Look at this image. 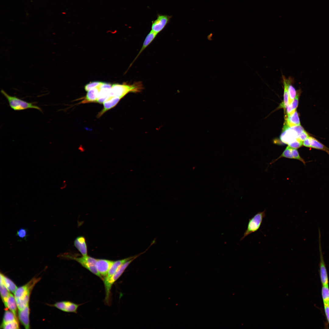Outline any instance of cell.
Here are the masks:
<instances>
[{
	"instance_id": "6da1fadb",
	"label": "cell",
	"mask_w": 329,
	"mask_h": 329,
	"mask_svg": "<svg viewBox=\"0 0 329 329\" xmlns=\"http://www.w3.org/2000/svg\"><path fill=\"white\" fill-rule=\"evenodd\" d=\"M40 278H34L25 285L18 288L14 293L17 308L22 310L29 305L30 293Z\"/></svg>"
},
{
	"instance_id": "7a4b0ae2",
	"label": "cell",
	"mask_w": 329,
	"mask_h": 329,
	"mask_svg": "<svg viewBox=\"0 0 329 329\" xmlns=\"http://www.w3.org/2000/svg\"><path fill=\"white\" fill-rule=\"evenodd\" d=\"M141 83H135L132 85L115 83L112 85L109 96L119 97L121 99L130 92H140L143 87Z\"/></svg>"
},
{
	"instance_id": "3957f363",
	"label": "cell",
	"mask_w": 329,
	"mask_h": 329,
	"mask_svg": "<svg viewBox=\"0 0 329 329\" xmlns=\"http://www.w3.org/2000/svg\"><path fill=\"white\" fill-rule=\"evenodd\" d=\"M1 92L7 100L10 108L15 111L35 109L43 112L42 109L39 107L34 104V103L28 102L15 96H10L2 89Z\"/></svg>"
},
{
	"instance_id": "277c9868",
	"label": "cell",
	"mask_w": 329,
	"mask_h": 329,
	"mask_svg": "<svg viewBox=\"0 0 329 329\" xmlns=\"http://www.w3.org/2000/svg\"><path fill=\"white\" fill-rule=\"evenodd\" d=\"M266 216L265 210L255 214L253 217L249 219L247 228L240 239L243 240L246 237L250 234L257 231L260 228L264 218Z\"/></svg>"
},
{
	"instance_id": "5b68a950",
	"label": "cell",
	"mask_w": 329,
	"mask_h": 329,
	"mask_svg": "<svg viewBox=\"0 0 329 329\" xmlns=\"http://www.w3.org/2000/svg\"><path fill=\"white\" fill-rule=\"evenodd\" d=\"M64 256L66 257L67 258L76 260L91 273L103 280V278L97 271L95 267V264L97 259L87 255L83 256L80 257H73L69 255H65Z\"/></svg>"
},
{
	"instance_id": "8992f818",
	"label": "cell",
	"mask_w": 329,
	"mask_h": 329,
	"mask_svg": "<svg viewBox=\"0 0 329 329\" xmlns=\"http://www.w3.org/2000/svg\"><path fill=\"white\" fill-rule=\"evenodd\" d=\"M137 257H135L122 264L112 276L108 282L104 285L105 291V300L106 302H108L109 300L110 291L113 285L121 276L130 263Z\"/></svg>"
},
{
	"instance_id": "52a82bcc",
	"label": "cell",
	"mask_w": 329,
	"mask_h": 329,
	"mask_svg": "<svg viewBox=\"0 0 329 329\" xmlns=\"http://www.w3.org/2000/svg\"><path fill=\"white\" fill-rule=\"evenodd\" d=\"M319 249L320 261L319 264L320 274L322 285H328V279L327 271L325 263L321 243V235L320 229H318Z\"/></svg>"
},
{
	"instance_id": "ba28073f",
	"label": "cell",
	"mask_w": 329,
	"mask_h": 329,
	"mask_svg": "<svg viewBox=\"0 0 329 329\" xmlns=\"http://www.w3.org/2000/svg\"><path fill=\"white\" fill-rule=\"evenodd\" d=\"M171 17L167 15L158 14L157 19L152 22L151 31L157 34L164 29Z\"/></svg>"
},
{
	"instance_id": "9c48e42d",
	"label": "cell",
	"mask_w": 329,
	"mask_h": 329,
	"mask_svg": "<svg viewBox=\"0 0 329 329\" xmlns=\"http://www.w3.org/2000/svg\"><path fill=\"white\" fill-rule=\"evenodd\" d=\"M145 252L146 251L141 253L134 256H130L124 259L115 261H113L108 270L107 275L104 278L103 281L104 285L106 284L108 282L112 276L116 273L119 267L122 264L135 257H138L139 256L143 253Z\"/></svg>"
},
{
	"instance_id": "30bf717a",
	"label": "cell",
	"mask_w": 329,
	"mask_h": 329,
	"mask_svg": "<svg viewBox=\"0 0 329 329\" xmlns=\"http://www.w3.org/2000/svg\"><path fill=\"white\" fill-rule=\"evenodd\" d=\"M280 136V139L284 143L288 145L296 140L299 135L292 127H288L284 125Z\"/></svg>"
},
{
	"instance_id": "8fae6325",
	"label": "cell",
	"mask_w": 329,
	"mask_h": 329,
	"mask_svg": "<svg viewBox=\"0 0 329 329\" xmlns=\"http://www.w3.org/2000/svg\"><path fill=\"white\" fill-rule=\"evenodd\" d=\"M113 261L104 259H97L95 267L103 279L106 276Z\"/></svg>"
},
{
	"instance_id": "7c38bea8",
	"label": "cell",
	"mask_w": 329,
	"mask_h": 329,
	"mask_svg": "<svg viewBox=\"0 0 329 329\" xmlns=\"http://www.w3.org/2000/svg\"><path fill=\"white\" fill-rule=\"evenodd\" d=\"M53 306L65 312L76 313L80 305L69 301H62L57 302Z\"/></svg>"
},
{
	"instance_id": "4fadbf2b",
	"label": "cell",
	"mask_w": 329,
	"mask_h": 329,
	"mask_svg": "<svg viewBox=\"0 0 329 329\" xmlns=\"http://www.w3.org/2000/svg\"><path fill=\"white\" fill-rule=\"evenodd\" d=\"M30 309L29 305L21 310H18V317L20 321L25 329L30 328Z\"/></svg>"
},
{
	"instance_id": "5bb4252c",
	"label": "cell",
	"mask_w": 329,
	"mask_h": 329,
	"mask_svg": "<svg viewBox=\"0 0 329 329\" xmlns=\"http://www.w3.org/2000/svg\"><path fill=\"white\" fill-rule=\"evenodd\" d=\"M121 99L119 97L109 96L103 103L104 108L98 114V117H100L107 111L114 107Z\"/></svg>"
},
{
	"instance_id": "9a60e30c",
	"label": "cell",
	"mask_w": 329,
	"mask_h": 329,
	"mask_svg": "<svg viewBox=\"0 0 329 329\" xmlns=\"http://www.w3.org/2000/svg\"><path fill=\"white\" fill-rule=\"evenodd\" d=\"M283 83L284 86V95L283 101L281 104L280 106V108H283L285 110L286 108L288 105V87L289 83L293 79L291 77H289L288 78H286L284 75H282Z\"/></svg>"
},
{
	"instance_id": "2e32d148",
	"label": "cell",
	"mask_w": 329,
	"mask_h": 329,
	"mask_svg": "<svg viewBox=\"0 0 329 329\" xmlns=\"http://www.w3.org/2000/svg\"><path fill=\"white\" fill-rule=\"evenodd\" d=\"M74 245L83 256L87 255V246L83 237L80 236L76 238L74 241Z\"/></svg>"
},
{
	"instance_id": "e0dca14e",
	"label": "cell",
	"mask_w": 329,
	"mask_h": 329,
	"mask_svg": "<svg viewBox=\"0 0 329 329\" xmlns=\"http://www.w3.org/2000/svg\"><path fill=\"white\" fill-rule=\"evenodd\" d=\"M5 306L6 308L11 311L17 317L16 312L17 307L16 300L14 296L10 292L9 293Z\"/></svg>"
},
{
	"instance_id": "ac0fdd59",
	"label": "cell",
	"mask_w": 329,
	"mask_h": 329,
	"mask_svg": "<svg viewBox=\"0 0 329 329\" xmlns=\"http://www.w3.org/2000/svg\"><path fill=\"white\" fill-rule=\"evenodd\" d=\"M99 87L91 89L88 91L85 99L82 103L96 102L98 97L99 91Z\"/></svg>"
},
{
	"instance_id": "d6986e66",
	"label": "cell",
	"mask_w": 329,
	"mask_h": 329,
	"mask_svg": "<svg viewBox=\"0 0 329 329\" xmlns=\"http://www.w3.org/2000/svg\"><path fill=\"white\" fill-rule=\"evenodd\" d=\"M300 124L298 113L296 110L292 114L285 117L284 125L288 127H291Z\"/></svg>"
},
{
	"instance_id": "ffe728a7",
	"label": "cell",
	"mask_w": 329,
	"mask_h": 329,
	"mask_svg": "<svg viewBox=\"0 0 329 329\" xmlns=\"http://www.w3.org/2000/svg\"><path fill=\"white\" fill-rule=\"evenodd\" d=\"M157 34L154 32L152 31L149 33L146 37L143 42L142 47L139 53L134 59L133 62L137 58L140 54L150 44L155 38L157 35ZM133 62L132 63H133Z\"/></svg>"
},
{
	"instance_id": "44dd1931",
	"label": "cell",
	"mask_w": 329,
	"mask_h": 329,
	"mask_svg": "<svg viewBox=\"0 0 329 329\" xmlns=\"http://www.w3.org/2000/svg\"><path fill=\"white\" fill-rule=\"evenodd\" d=\"M0 278L9 291L14 294L18 288L16 284L11 280L1 273L0 274Z\"/></svg>"
},
{
	"instance_id": "7402d4cb",
	"label": "cell",
	"mask_w": 329,
	"mask_h": 329,
	"mask_svg": "<svg viewBox=\"0 0 329 329\" xmlns=\"http://www.w3.org/2000/svg\"><path fill=\"white\" fill-rule=\"evenodd\" d=\"M311 145L310 148L321 150L326 152L329 154V148L317 140L315 138L310 136Z\"/></svg>"
},
{
	"instance_id": "603a6c76",
	"label": "cell",
	"mask_w": 329,
	"mask_h": 329,
	"mask_svg": "<svg viewBox=\"0 0 329 329\" xmlns=\"http://www.w3.org/2000/svg\"><path fill=\"white\" fill-rule=\"evenodd\" d=\"M294 80L293 79L290 82L288 85V105L290 104L293 100L296 95L297 92V91L296 90L294 87L292 85V83H293Z\"/></svg>"
},
{
	"instance_id": "cb8c5ba5",
	"label": "cell",
	"mask_w": 329,
	"mask_h": 329,
	"mask_svg": "<svg viewBox=\"0 0 329 329\" xmlns=\"http://www.w3.org/2000/svg\"><path fill=\"white\" fill-rule=\"evenodd\" d=\"M0 282L1 295L2 301L5 305L10 292L5 287L2 278H1Z\"/></svg>"
},
{
	"instance_id": "d4e9b609",
	"label": "cell",
	"mask_w": 329,
	"mask_h": 329,
	"mask_svg": "<svg viewBox=\"0 0 329 329\" xmlns=\"http://www.w3.org/2000/svg\"><path fill=\"white\" fill-rule=\"evenodd\" d=\"M16 320H17L16 317L14 314L10 311L5 310L2 324H4L11 322Z\"/></svg>"
},
{
	"instance_id": "484cf974",
	"label": "cell",
	"mask_w": 329,
	"mask_h": 329,
	"mask_svg": "<svg viewBox=\"0 0 329 329\" xmlns=\"http://www.w3.org/2000/svg\"><path fill=\"white\" fill-rule=\"evenodd\" d=\"M321 294L324 305H329V288L328 285H322Z\"/></svg>"
},
{
	"instance_id": "4316f807",
	"label": "cell",
	"mask_w": 329,
	"mask_h": 329,
	"mask_svg": "<svg viewBox=\"0 0 329 329\" xmlns=\"http://www.w3.org/2000/svg\"><path fill=\"white\" fill-rule=\"evenodd\" d=\"M292 148L289 146H288L281 155L278 158L273 162L272 163H273L282 157L289 159H293L292 153Z\"/></svg>"
},
{
	"instance_id": "83f0119b",
	"label": "cell",
	"mask_w": 329,
	"mask_h": 329,
	"mask_svg": "<svg viewBox=\"0 0 329 329\" xmlns=\"http://www.w3.org/2000/svg\"><path fill=\"white\" fill-rule=\"evenodd\" d=\"M1 327L3 329H19V326L18 320L4 324H1Z\"/></svg>"
},
{
	"instance_id": "f1b7e54d",
	"label": "cell",
	"mask_w": 329,
	"mask_h": 329,
	"mask_svg": "<svg viewBox=\"0 0 329 329\" xmlns=\"http://www.w3.org/2000/svg\"><path fill=\"white\" fill-rule=\"evenodd\" d=\"M103 82L100 81H94L87 84L84 87L86 91H88L94 88L99 87Z\"/></svg>"
},
{
	"instance_id": "f546056e",
	"label": "cell",
	"mask_w": 329,
	"mask_h": 329,
	"mask_svg": "<svg viewBox=\"0 0 329 329\" xmlns=\"http://www.w3.org/2000/svg\"><path fill=\"white\" fill-rule=\"evenodd\" d=\"M301 92L300 89H299L297 90V94L295 97L292 102L290 104L292 110L294 111H295L296 110V109L298 107L299 97Z\"/></svg>"
},
{
	"instance_id": "4dcf8cb0",
	"label": "cell",
	"mask_w": 329,
	"mask_h": 329,
	"mask_svg": "<svg viewBox=\"0 0 329 329\" xmlns=\"http://www.w3.org/2000/svg\"><path fill=\"white\" fill-rule=\"evenodd\" d=\"M27 229L21 228L17 231L16 235L20 239H26L27 236Z\"/></svg>"
},
{
	"instance_id": "1f68e13d",
	"label": "cell",
	"mask_w": 329,
	"mask_h": 329,
	"mask_svg": "<svg viewBox=\"0 0 329 329\" xmlns=\"http://www.w3.org/2000/svg\"><path fill=\"white\" fill-rule=\"evenodd\" d=\"M292 155L293 159L298 160L302 162L304 165L306 162L300 156L299 153L296 149L292 148Z\"/></svg>"
},
{
	"instance_id": "d6a6232c",
	"label": "cell",
	"mask_w": 329,
	"mask_h": 329,
	"mask_svg": "<svg viewBox=\"0 0 329 329\" xmlns=\"http://www.w3.org/2000/svg\"><path fill=\"white\" fill-rule=\"evenodd\" d=\"M302 145V142L298 138L288 144V146L291 148L296 149L301 147Z\"/></svg>"
},
{
	"instance_id": "836d02e7",
	"label": "cell",
	"mask_w": 329,
	"mask_h": 329,
	"mask_svg": "<svg viewBox=\"0 0 329 329\" xmlns=\"http://www.w3.org/2000/svg\"><path fill=\"white\" fill-rule=\"evenodd\" d=\"M309 136L307 132L304 130L302 133L300 134L298 136V139L300 140L303 142L305 139L308 137Z\"/></svg>"
},
{
	"instance_id": "e575fe53",
	"label": "cell",
	"mask_w": 329,
	"mask_h": 329,
	"mask_svg": "<svg viewBox=\"0 0 329 329\" xmlns=\"http://www.w3.org/2000/svg\"><path fill=\"white\" fill-rule=\"evenodd\" d=\"M299 135L304 130L303 127L300 125L291 127Z\"/></svg>"
},
{
	"instance_id": "d590c367",
	"label": "cell",
	"mask_w": 329,
	"mask_h": 329,
	"mask_svg": "<svg viewBox=\"0 0 329 329\" xmlns=\"http://www.w3.org/2000/svg\"><path fill=\"white\" fill-rule=\"evenodd\" d=\"M302 145L305 147L310 148L311 145V138L309 136L302 142Z\"/></svg>"
},
{
	"instance_id": "8d00e7d4",
	"label": "cell",
	"mask_w": 329,
	"mask_h": 329,
	"mask_svg": "<svg viewBox=\"0 0 329 329\" xmlns=\"http://www.w3.org/2000/svg\"><path fill=\"white\" fill-rule=\"evenodd\" d=\"M324 307L325 314L329 324V305H324Z\"/></svg>"
}]
</instances>
